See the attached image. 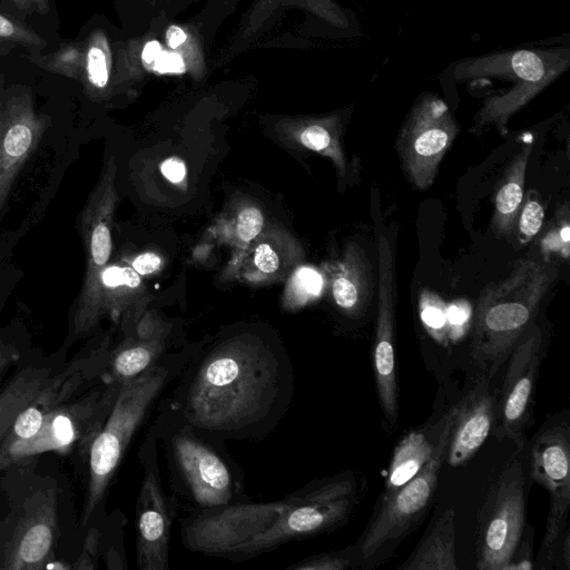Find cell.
I'll return each mask as SVG.
<instances>
[{"label":"cell","mask_w":570,"mask_h":570,"mask_svg":"<svg viewBox=\"0 0 570 570\" xmlns=\"http://www.w3.org/2000/svg\"><path fill=\"white\" fill-rule=\"evenodd\" d=\"M86 367L83 361H78L61 373L52 375L38 395L17 416L0 448L33 436L47 413L68 401L82 384Z\"/></svg>","instance_id":"obj_19"},{"label":"cell","mask_w":570,"mask_h":570,"mask_svg":"<svg viewBox=\"0 0 570 570\" xmlns=\"http://www.w3.org/2000/svg\"><path fill=\"white\" fill-rule=\"evenodd\" d=\"M421 321L430 335L440 343H446L448 322L446 305L443 299L429 288H424L419 297Z\"/></svg>","instance_id":"obj_26"},{"label":"cell","mask_w":570,"mask_h":570,"mask_svg":"<svg viewBox=\"0 0 570 570\" xmlns=\"http://www.w3.org/2000/svg\"><path fill=\"white\" fill-rule=\"evenodd\" d=\"M161 264L160 257L154 253H145L137 256L131 265L139 275H147L156 272Z\"/></svg>","instance_id":"obj_41"},{"label":"cell","mask_w":570,"mask_h":570,"mask_svg":"<svg viewBox=\"0 0 570 570\" xmlns=\"http://www.w3.org/2000/svg\"><path fill=\"white\" fill-rule=\"evenodd\" d=\"M449 416V410L434 422L410 431L396 444L377 501L389 498L414 476L431 458Z\"/></svg>","instance_id":"obj_20"},{"label":"cell","mask_w":570,"mask_h":570,"mask_svg":"<svg viewBox=\"0 0 570 570\" xmlns=\"http://www.w3.org/2000/svg\"><path fill=\"white\" fill-rule=\"evenodd\" d=\"M557 273L550 262L521 258L505 278L489 283L481 291L473 315L470 355L490 381L534 322Z\"/></svg>","instance_id":"obj_2"},{"label":"cell","mask_w":570,"mask_h":570,"mask_svg":"<svg viewBox=\"0 0 570 570\" xmlns=\"http://www.w3.org/2000/svg\"><path fill=\"white\" fill-rule=\"evenodd\" d=\"M374 279L368 257L352 244L346 250L338 274L332 282L335 304L353 320L362 318L372 299Z\"/></svg>","instance_id":"obj_21"},{"label":"cell","mask_w":570,"mask_h":570,"mask_svg":"<svg viewBox=\"0 0 570 570\" xmlns=\"http://www.w3.org/2000/svg\"><path fill=\"white\" fill-rule=\"evenodd\" d=\"M166 38L169 47L175 49L186 40L187 36L179 27L170 26L166 32Z\"/></svg>","instance_id":"obj_45"},{"label":"cell","mask_w":570,"mask_h":570,"mask_svg":"<svg viewBox=\"0 0 570 570\" xmlns=\"http://www.w3.org/2000/svg\"><path fill=\"white\" fill-rule=\"evenodd\" d=\"M534 528L525 523L523 533L503 570L533 569Z\"/></svg>","instance_id":"obj_32"},{"label":"cell","mask_w":570,"mask_h":570,"mask_svg":"<svg viewBox=\"0 0 570 570\" xmlns=\"http://www.w3.org/2000/svg\"><path fill=\"white\" fill-rule=\"evenodd\" d=\"M495 394L484 372L475 377L461 400L452 426L445 460L452 468L465 465L480 450L494 423Z\"/></svg>","instance_id":"obj_18"},{"label":"cell","mask_w":570,"mask_h":570,"mask_svg":"<svg viewBox=\"0 0 570 570\" xmlns=\"http://www.w3.org/2000/svg\"><path fill=\"white\" fill-rule=\"evenodd\" d=\"M455 509H446L397 570H458Z\"/></svg>","instance_id":"obj_22"},{"label":"cell","mask_w":570,"mask_h":570,"mask_svg":"<svg viewBox=\"0 0 570 570\" xmlns=\"http://www.w3.org/2000/svg\"><path fill=\"white\" fill-rule=\"evenodd\" d=\"M517 450L491 483L476 518L475 568L503 570L527 523L525 473Z\"/></svg>","instance_id":"obj_7"},{"label":"cell","mask_w":570,"mask_h":570,"mask_svg":"<svg viewBox=\"0 0 570 570\" xmlns=\"http://www.w3.org/2000/svg\"><path fill=\"white\" fill-rule=\"evenodd\" d=\"M17 7L31 11L45 14L49 10V0H10Z\"/></svg>","instance_id":"obj_44"},{"label":"cell","mask_w":570,"mask_h":570,"mask_svg":"<svg viewBox=\"0 0 570 570\" xmlns=\"http://www.w3.org/2000/svg\"><path fill=\"white\" fill-rule=\"evenodd\" d=\"M295 283L301 291L309 295H317L323 285L321 275L307 267H303L296 273Z\"/></svg>","instance_id":"obj_37"},{"label":"cell","mask_w":570,"mask_h":570,"mask_svg":"<svg viewBox=\"0 0 570 570\" xmlns=\"http://www.w3.org/2000/svg\"><path fill=\"white\" fill-rule=\"evenodd\" d=\"M56 537V500L48 495L29 508L16 524L0 551V568L45 569L52 559Z\"/></svg>","instance_id":"obj_15"},{"label":"cell","mask_w":570,"mask_h":570,"mask_svg":"<svg viewBox=\"0 0 570 570\" xmlns=\"http://www.w3.org/2000/svg\"><path fill=\"white\" fill-rule=\"evenodd\" d=\"M553 569L570 570V528L568 527L558 544Z\"/></svg>","instance_id":"obj_40"},{"label":"cell","mask_w":570,"mask_h":570,"mask_svg":"<svg viewBox=\"0 0 570 570\" xmlns=\"http://www.w3.org/2000/svg\"><path fill=\"white\" fill-rule=\"evenodd\" d=\"M120 385L105 382V386L79 400L52 409L33 436L0 448V471L45 452L68 453L73 448L89 452L111 411Z\"/></svg>","instance_id":"obj_8"},{"label":"cell","mask_w":570,"mask_h":570,"mask_svg":"<svg viewBox=\"0 0 570 570\" xmlns=\"http://www.w3.org/2000/svg\"><path fill=\"white\" fill-rule=\"evenodd\" d=\"M472 315L470 304L465 299H460L446 306L448 331L452 336L463 333Z\"/></svg>","instance_id":"obj_36"},{"label":"cell","mask_w":570,"mask_h":570,"mask_svg":"<svg viewBox=\"0 0 570 570\" xmlns=\"http://www.w3.org/2000/svg\"><path fill=\"white\" fill-rule=\"evenodd\" d=\"M140 284L139 274L130 267L109 266L101 272L99 286L116 287L129 286L137 287Z\"/></svg>","instance_id":"obj_34"},{"label":"cell","mask_w":570,"mask_h":570,"mask_svg":"<svg viewBox=\"0 0 570 570\" xmlns=\"http://www.w3.org/2000/svg\"><path fill=\"white\" fill-rule=\"evenodd\" d=\"M53 374L48 367L28 366L0 393V445L20 412L38 395Z\"/></svg>","instance_id":"obj_24"},{"label":"cell","mask_w":570,"mask_h":570,"mask_svg":"<svg viewBox=\"0 0 570 570\" xmlns=\"http://www.w3.org/2000/svg\"><path fill=\"white\" fill-rule=\"evenodd\" d=\"M460 405L461 400L449 409L438 444L420 471L389 498L377 501L367 527L355 542L358 569L371 570L384 563L420 525L436 491Z\"/></svg>","instance_id":"obj_3"},{"label":"cell","mask_w":570,"mask_h":570,"mask_svg":"<svg viewBox=\"0 0 570 570\" xmlns=\"http://www.w3.org/2000/svg\"><path fill=\"white\" fill-rule=\"evenodd\" d=\"M32 61L50 72L76 79L83 71L85 52L76 42H68L51 55L35 58Z\"/></svg>","instance_id":"obj_25"},{"label":"cell","mask_w":570,"mask_h":570,"mask_svg":"<svg viewBox=\"0 0 570 570\" xmlns=\"http://www.w3.org/2000/svg\"><path fill=\"white\" fill-rule=\"evenodd\" d=\"M548 348L544 330L533 322L512 348L502 386L495 395L492 436L511 440L523 451L527 433L534 423L535 391Z\"/></svg>","instance_id":"obj_9"},{"label":"cell","mask_w":570,"mask_h":570,"mask_svg":"<svg viewBox=\"0 0 570 570\" xmlns=\"http://www.w3.org/2000/svg\"><path fill=\"white\" fill-rule=\"evenodd\" d=\"M532 146L527 144L504 170L494 196L491 227L498 238L510 236L523 203L525 174Z\"/></svg>","instance_id":"obj_23"},{"label":"cell","mask_w":570,"mask_h":570,"mask_svg":"<svg viewBox=\"0 0 570 570\" xmlns=\"http://www.w3.org/2000/svg\"><path fill=\"white\" fill-rule=\"evenodd\" d=\"M0 39L21 45L31 50H40L46 47V41L31 29L0 13Z\"/></svg>","instance_id":"obj_31"},{"label":"cell","mask_w":570,"mask_h":570,"mask_svg":"<svg viewBox=\"0 0 570 570\" xmlns=\"http://www.w3.org/2000/svg\"><path fill=\"white\" fill-rule=\"evenodd\" d=\"M456 132L455 120L440 99L428 98L415 106L396 141L402 169L412 185L421 190L431 187Z\"/></svg>","instance_id":"obj_10"},{"label":"cell","mask_w":570,"mask_h":570,"mask_svg":"<svg viewBox=\"0 0 570 570\" xmlns=\"http://www.w3.org/2000/svg\"><path fill=\"white\" fill-rule=\"evenodd\" d=\"M285 505L286 498L207 508L184 527V543L190 550L210 556H235L243 544L264 532Z\"/></svg>","instance_id":"obj_11"},{"label":"cell","mask_w":570,"mask_h":570,"mask_svg":"<svg viewBox=\"0 0 570 570\" xmlns=\"http://www.w3.org/2000/svg\"><path fill=\"white\" fill-rule=\"evenodd\" d=\"M105 193L92 196L81 214V232L87 248V273L78 303L72 314V334L79 335L92 327L101 272L111 254V233L107 222Z\"/></svg>","instance_id":"obj_16"},{"label":"cell","mask_w":570,"mask_h":570,"mask_svg":"<svg viewBox=\"0 0 570 570\" xmlns=\"http://www.w3.org/2000/svg\"><path fill=\"white\" fill-rule=\"evenodd\" d=\"M254 262L257 268L264 273H274L279 265L276 253L267 244H261L257 247Z\"/></svg>","instance_id":"obj_39"},{"label":"cell","mask_w":570,"mask_h":570,"mask_svg":"<svg viewBox=\"0 0 570 570\" xmlns=\"http://www.w3.org/2000/svg\"><path fill=\"white\" fill-rule=\"evenodd\" d=\"M264 217L259 209L248 207L238 214L237 234L244 242L255 238L262 230Z\"/></svg>","instance_id":"obj_35"},{"label":"cell","mask_w":570,"mask_h":570,"mask_svg":"<svg viewBox=\"0 0 570 570\" xmlns=\"http://www.w3.org/2000/svg\"><path fill=\"white\" fill-rule=\"evenodd\" d=\"M291 568L296 570H347L358 569L356 544L341 550L312 556Z\"/></svg>","instance_id":"obj_27"},{"label":"cell","mask_w":570,"mask_h":570,"mask_svg":"<svg viewBox=\"0 0 570 570\" xmlns=\"http://www.w3.org/2000/svg\"><path fill=\"white\" fill-rule=\"evenodd\" d=\"M102 36L92 37L85 51L83 72L88 83L95 89H104L109 80L108 56Z\"/></svg>","instance_id":"obj_28"},{"label":"cell","mask_w":570,"mask_h":570,"mask_svg":"<svg viewBox=\"0 0 570 570\" xmlns=\"http://www.w3.org/2000/svg\"><path fill=\"white\" fill-rule=\"evenodd\" d=\"M543 219V206L535 196H530L524 203H522L517 217L515 223H518L519 240L524 244L537 236L542 227Z\"/></svg>","instance_id":"obj_29"},{"label":"cell","mask_w":570,"mask_h":570,"mask_svg":"<svg viewBox=\"0 0 570 570\" xmlns=\"http://www.w3.org/2000/svg\"><path fill=\"white\" fill-rule=\"evenodd\" d=\"M160 169L163 175L173 183H179L186 176L185 164L176 157H170L166 159L161 164Z\"/></svg>","instance_id":"obj_42"},{"label":"cell","mask_w":570,"mask_h":570,"mask_svg":"<svg viewBox=\"0 0 570 570\" xmlns=\"http://www.w3.org/2000/svg\"><path fill=\"white\" fill-rule=\"evenodd\" d=\"M136 552L140 570L168 569L170 519L157 471L146 469L136 508Z\"/></svg>","instance_id":"obj_17"},{"label":"cell","mask_w":570,"mask_h":570,"mask_svg":"<svg viewBox=\"0 0 570 570\" xmlns=\"http://www.w3.org/2000/svg\"><path fill=\"white\" fill-rule=\"evenodd\" d=\"M511 65L514 72L521 79L531 82H542L544 79V66L541 58L531 51H519L512 56Z\"/></svg>","instance_id":"obj_33"},{"label":"cell","mask_w":570,"mask_h":570,"mask_svg":"<svg viewBox=\"0 0 570 570\" xmlns=\"http://www.w3.org/2000/svg\"><path fill=\"white\" fill-rule=\"evenodd\" d=\"M377 311L372 364L376 393L386 426L394 430L399 419L395 361L394 261L391 245L381 234L377 244Z\"/></svg>","instance_id":"obj_12"},{"label":"cell","mask_w":570,"mask_h":570,"mask_svg":"<svg viewBox=\"0 0 570 570\" xmlns=\"http://www.w3.org/2000/svg\"><path fill=\"white\" fill-rule=\"evenodd\" d=\"M18 358V352L0 341V381L6 370Z\"/></svg>","instance_id":"obj_43"},{"label":"cell","mask_w":570,"mask_h":570,"mask_svg":"<svg viewBox=\"0 0 570 570\" xmlns=\"http://www.w3.org/2000/svg\"><path fill=\"white\" fill-rule=\"evenodd\" d=\"M161 52V46L158 41L153 40L145 45L144 50L141 52V58L146 63L155 62L157 57Z\"/></svg>","instance_id":"obj_46"},{"label":"cell","mask_w":570,"mask_h":570,"mask_svg":"<svg viewBox=\"0 0 570 570\" xmlns=\"http://www.w3.org/2000/svg\"><path fill=\"white\" fill-rule=\"evenodd\" d=\"M171 449L183 479L200 507L207 509L230 503L232 473L209 445L183 431L173 436Z\"/></svg>","instance_id":"obj_13"},{"label":"cell","mask_w":570,"mask_h":570,"mask_svg":"<svg viewBox=\"0 0 570 570\" xmlns=\"http://www.w3.org/2000/svg\"><path fill=\"white\" fill-rule=\"evenodd\" d=\"M365 492V476L355 470L316 480L286 498L275 521L235 556H254L291 540L333 531L347 522Z\"/></svg>","instance_id":"obj_4"},{"label":"cell","mask_w":570,"mask_h":570,"mask_svg":"<svg viewBox=\"0 0 570 570\" xmlns=\"http://www.w3.org/2000/svg\"><path fill=\"white\" fill-rule=\"evenodd\" d=\"M170 377L171 366L157 362L136 377L121 383L111 411L88 452L89 483L83 524L104 499L130 440Z\"/></svg>","instance_id":"obj_5"},{"label":"cell","mask_w":570,"mask_h":570,"mask_svg":"<svg viewBox=\"0 0 570 570\" xmlns=\"http://www.w3.org/2000/svg\"><path fill=\"white\" fill-rule=\"evenodd\" d=\"M302 144L316 151H330L338 163L341 169H344L343 155L337 144V138L330 129L322 125H312L301 134Z\"/></svg>","instance_id":"obj_30"},{"label":"cell","mask_w":570,"mask_h":570,"mask_svg":"<svg viewBox=\"0 0 570 570\" xmlns=\"http://www.w3.org/2000/svg\"><path fill=\"white\" fill-rule=\"evenodd\" d=\"M283 365L263 347L234 344L214 351L191 380L184 406L186 420L217 435L250 431L279 404Z\"/></svg>","instance_id":"obj_1"},{"label":"cell","mask_w":570,"mask_h":570,"mask_svg":"<svg viewBox=\"0 0 570 570\" xmlns=\"http://www.w3.org/2000/svg\"><path fill=\"white\" fill-rule=\"evenodd\" d=\"M530 476L549 493V511L537 570L553 569L556 551L569 527L570 509V414L563 410L549 416L530 446Z\"/></svg>","instance_id":"obj_6"},{"label":"cell","mask_w":570,"mask_h":570,"mask_svg":"<svg viewBox=\"0 0 570 570\" xmlns=\"http://www.w3.org/2000/svg\"><path fill=\"white\" fill-rule=\"evenodd\" d=\"M0 91H1V88H0ZM2 111H3V106H2V102H1V94H0V119H1V116H2Z\"/></svg>","instance_id":"obj_47"},{"label":"cell","mask_w":570,"mask_h":570,"mask_svg":"<svg viewBox=\"0 0 570 570\" xmlns=\"http://www.w3.org/2000/svg\"><path fill=\"white\" fill-rule=\"evenodd\" d=\"M155 69L160 73H181L185 71V63L178 53L161 51L155 60Z\"/></svg>","instance_id":"obj_38"},{"label":"cell","mask_w":570,"mask_h":570,"mask_svg":"<svg viewBox=\"0 0 570 570\" xmlns=\"http://www.w3.org/2000/svg\"><path fill=\"white\" fill-rule=\"evenodd\" d=\"M43 131L45 121L36 114L28 94H17L7 100L0 119V212Z\"/></svg>","instance_id":"obj_14"}]
</instances>
